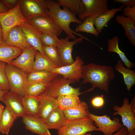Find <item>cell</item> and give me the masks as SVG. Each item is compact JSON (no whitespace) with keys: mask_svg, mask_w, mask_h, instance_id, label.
Here are the masks:
<instances>
[{"mask_svg":"<svg viewBox=\"0 0 135 135\" xmlns=\"http://www.w3.org/2000/svg\"><path fill=\"white\" fill-rule=\"evenodd\" d=\"M82 83L90 82L92 86L87 92L92 91L97 87L108 94L109 84L115 76L114 70L112 66L97 65L92 63L82 65Z\"/></svg>","mask_w":135,"mask_h":135,"instance_id":"1","label":"cell"},{"mask_svg":"<svg viewBox=\"0 0 135 135\" xmlns=\"http://www.w3.org/2000/svg\"><path fill=\"white\" fill-rule=\"evenodd\" d=\"M45 1L50 16L64 31L67 36L74 40L77 39L74 35L76 34L91 42L87 37L77 33L70 28V25L72 22L80 24L83 22L76 18V15L72 13L66 7H63V8L61 9L55 0H45Z\"/></svg>","mask_w":135,"mask_h":135,"instance_id":"2","label":"cell"},{"mask_svg":"<svg viewBox=\"0 0 135 135\" xmlns=\"http://www.w3.org/2000/svg\"><path fill=\"white\" fill-rule=\"evenodd\" d=\"M75 82L74 80L66 79L59 74L47 83L44 92L56 99L60 95L65 94L78 96L83 93L80 92V88H74L70 85V84Z\"/></svg>","mask_w":135,"mask_h":135,"instance_id":"3","label":"cell"},{"mask_svg":"<svg viewBox=\"0 0 135 135\" xmlns=\"http://www.w3.org/2000/svg\"><path fill=\"white\" fill-rule=\"evenodd\" d=\"M6 77L10 91L16 93L23 97L28 84V75L19 68L6 64Z\"/></svg>","mask_w":135,"mask_h":135,"instance_id":"4","label":"cell"},{"mask_svg":"<svg viewBox=\"0 0 135 135\" xmlns=\"http://www.w3.org/2000/svg\"><path fill=\"white\" fill-rule=\"evenodd\" d=\"M96 127L89 117L66 121L64 126L58 132V135H84L95 130Z\"/></svg>","mask_w":135,"mask_h":135,"instance_id":"5","label":"cell"},{"mask_svg":"<svg viewBox=\"0 0 135 135\" xmlns=\"http://www.w3.org/2000/svg\"><path fill=\"white\" fill-rule=\"evenodd\" d=\"M27 21L20 11L19 1L14 8L6 12H0V24L3 32V42L12 29Z\"/></svg>","mask_w":135,"mask_h":135,"instance_id":"6","label":"cell"},{"mask_svg":"<svg viewBox=\"0 0 135 135\" xmlns=\"http://www.w3.org/2000/svg\"><path fill=\"white\" fill-rule=\"evenodd\" d=\"M20 8L27 20L37 16H50L45 0H19Z\"/></svg>","mask_w":135,"mask_h":135,"instance_id":"7","label":"cell"},{"mask_svg":"<svg viewBox=\"0 0 135 135\" xmlns=\"http://www.w3.org/2000/svg\"><path fill=\"white\" fill-rule=\"evenodd\" d=\"M88 117L94 122V125L98 127L95 130L101 131L104 135H112L123 126L117 117H114L112 120L109 116L106 115L99 116L90 112Z\"/></svg>","mask_w":135,"mask_h":135,"instance_id":"8","label":"cell"},{"mask_svg":"<svg viewBox=\"0 0 135 135\" xmlns=\"http://www.w3.org/2000/svg\"><path fill=\"white\" fill-rule=\"evenodd\" d=\"M27 21L42 32L58 36L63 31L51 16H36Z\"/></svg>","mask_w":135,"mask_h":135,"instance_id":"9","label":"cell"},{"mask_svg":"<svg viewBox=\"0 0 135 135\" xmlns=\"http://www.w3.org/2000/svg\"><path fill=\"white\" fill-rule=\"evenodd\" d=\"M84 64L79 56H76L75 60L72 64L53 69L50 72L60 74L65 78L79 82L82 78V67Z\"/></svg>","mask_w":135,"mask_h":135,"instance_id":"10","label":"cell"},{"mask_svg":"<svg viewBox=\"0 0 135 135\" xmlns=\"http://www.w3.org/2000/svg\"><path fill=\"white\" fill-rule=\"evenodd\" d=\"M70 38L68 36L61 38L56 46L62 66L70 65L74 62L72 55L73 47L77 44L82 43L83 38L80 37L72 42L69 41Z\"/></svg>","mask_w":135,"mask_h":135,"instance_id":"11","label":"cell"},{"mask_svg":"<svg viewBox=\"0 0 135 135\" xmlns=\"http://www.w3.org/2000/svg\"><path fill=\"white\" fill-rule=\"evenodd\" d=\"M85 8V11L79 15L80 20L91 16L96 18L109 10L107 0H81Z\"/></svg>","mask_w":135,"mask_h":135,"instance_id":"12","label":"cell"},{"mask_svg":"<svg viewBox=\"0 0 135 135\" xmlns=\"http://www.w3.org/2000/svg\"><path fill=\"white\" fill-rule=\"evenodd\" d=\"M36 51L32 47L23 50L19 56L12 61L10 64L19 68L28 74L32 72Z\"/></svg>","mask_w":135,"mask_h":135,"instance_id":"13","label":"cell"},{"mask_svg":"<svg viewBox=\"0 0 135 135\" xmlns=\"http://www.w3.org/2000/svg\"><path fill=\"white\" fill-rule=\"evenodd\" d=\"M18 26L22 29L28 43L40 53L45 54L40 40V36L42 32L27 21Z\"/></svg>","mask_w":135,"mask_h":135,"instance_id":"14","label":"cell"},{"mask_svg":"<svg viewBox=\"0 0 135 135\" xmlns=\"http://www.w3.org/2000/svg\"><path fill=\"white\" fill-rule=\"evenodd\" d=\"M2 102L16 119L25 114L23 97L17 93L10 91L8 92L3 96Z\"/></svg>","mask_w":135,"mask_h":135,"instance_id":"15","label":"cell"},{"mask_svg":"<svg viewBox=\"0 0 135 135\" xmlns=\"http://www.w3.org/2000/svg\"><path fill=\"white\" fill-rule=\"evenodd\" d=\"M113 109L116 112L113 113V115L118 114L121 116L122 125L127 128L128 132L135 129V114L131 109L128 98L124 99L122 106L115 105Z\"/></svg>","mask_w":135,"mask_h":135,"instance_id":"16","label":"cell"},{"mask_svg":"<svg viewBox=\"0 0 135 135\" xmlns=\"http://www.w3.org/2000/svg\"><path fill=\"white\" fill-rule=\"evenodd\" d=\"M3 43L23 50L32 47L28 42L22 29L18 26L14 27L9 32Z\"/></svg>","mask_w":135,"mask_h":135,"instance_id":"17","label":"cell"},{"mask_svg":"<svg viewBox=\"0 0 135 135\" xmlns=\"http://www.w3.org/2000/svg\"><path fill=\"white\" fill-rule=\"evenodd\" d=\"M22 117L26 129L39 135H52L44 122L37 116L24 114Z\"/></svg>","mask_w":135,"mask_h":135,"instance_id":"18","label":"cell"},{"mask_svg":"<svg viewBox=\"0 0 135 135\" xmlns=\"http://www.w3.org/2000/svg\"><path fill=\"white\" fill-rule=\"evenodd\" d=\"M37 96L40 102L37 116L44 122L52 110L59 107L58 102L57 99L51 97L44 92Z\"/></svg>","mask_w":135,"mask_h":135,"instance_id":"19","label":"cell"},{"mask_svg":"<svg viewBox=\"0 0 135 135\" xmlns=\"http://www.w3.org/2000/svg\"><path fill=\"white\" fill-rule=\"evenodd\" d=\"M66 122L63 111L59 107L52 110L44 121L49 130H58L64 126Z\"/></svg>","mask_w":135,"mask_h":135,"instance_id":"20","label":"cell"},{"mask_svg":"<svg viewBox=\"0 0 135 135\" xmlns=\"http://www.w3.org/2000/svg\"><path fill=\"white\" fill-rule=\"evenodd\" d=\"M88 108L86 103L82 101L76 106L62 110L66 121H68L88 118Z\"/></svg>","mask_w":135,"mask_h":135,"instance_id":"21","label":"cell"},{"mask_svg":"<svg viewBox=\"0 0 135 135\" xmlns=\"http://www.w3.org/2000/svg\"><path fill=\"white\" fill-rule=\"evenodd\" d=\"M60 67L52 62L46 54L36 51L34 62L32 72L36 71H50L51 70Z\"/></svg>","mask_w":135,"mask_h":135,"instance_id":"22","label":"cell"},{"mask_svg":"<svg viewBox=\"0 0 135 135\" xmlns=\"http://www.w3.org/2000/svg\"><path fill=\"white\" fill-rule=\"evenodd\" d=\"M116 22L120 24L125 30V35L130 42L135 46V21L129 18L123 16L118 15Z\"/></svg>","mask_w":135,"mask_h":135,"instance_id":"23","label":"cell"},{"mask_svg":"<svg viewBox=\"0 0 135 135\" xmlns=\"http://www.w3.org/2000/svg\"><path fill=\"white\" fill-rule=\"evenodd\" d=\"M23 51L20 48L2 43L0 45V61L10 64L12 61L19 56Z\"/></svg>","mask_w":135,"mask_h":135,"instance_id":"24","label":"cell"},{"mask_svg":"<svg viewBox=\"0 0 135 135\" xmlns=\"http://www.w3.org/2000/svg\"><path fill=\"white\" fill-rule=\"evenodd\" d=\"M59 74L46 71H36L28 75V83H48Z\"/></svg>","mask_w":135,"mask_h":135,"instance_id":"25","label":"cell"},{"mask_svg":"<svg viewBox=\"0 0 135 135\" xmlns=\"http://www.w3.org/2000/svg\"><path fill=\"white\" fill-rule=\"evenodd\" d=\"M124 6L123 5L119 8L109 10L98 17L94 18V24L99 34L102 32L105 26L114 16L115 14L118 12L122 10V8Z\"/></svg>","mask_w":135,"mask_h":135,"instance_id":"26","label":"cell"},{"mask_svg":"<svg viewBox=\"0 0 135 135\" xmlns=\"http://www.w3.org/2000/svg\"><path fill=\"white\" fill-rule=\"evenodd\" d=\"M119 38L116 36L107 41L108 51L117 54L127 68H131L134 66V63L130 61L126 56L124 52L120 48L118 45Z\"/></svg>","mask_w":135,"mask_h":135,"instance_id":"27","label":"cell"},{"mask_svg":"<svg viewBox=\"0 0 135 135\" xmlns=\"http://www.w3.org/2000/svg\"><path fill=\"white\" fill-rule=\"evenodd\" d=\"M23 100L25 114L37 116L40 106L37 97L25 95L23 97Z\"/></svg>","mask_w":135,"mask_h":135,"instance_id":"28","label":"cell"},{"mask_svg":"<svg viewBox=\"0 0 135 135\" xmlns=\"http://www.w3.org/2000/svg\"><path fill=\"white\" fill-rule=\"evenodd\" d=\"M115 68L116 70L122 75L124 84L126 86L127 90L129 92L131 87L135 84L134 71L124 67L121 60L118 62Z\"/></svg>","mask_w":135,"mask_h":135,"instance_id":"29","label":"cell"},{"mask_svg":"<svg viewBox=\"0 0 135 135\" xmlns=\"http://www.w3.org/2000/svg\"><path fill=\"white\" fill-rule=\"evenodd\" d=\"M16 119L14 115L6 106L0 120L1 132L3 134L8 135Z\"/></svg>","mask_w":135,"mask_h":135,"instance_id":"30","label":"cell"},{"mask_svg":"<svg viewBox=\"0 0 135 135\" xmlns=\"http://www.w3.org/2000/svg\"><path fill=\"white\" fill-rule=\"evenodd\" d=\"M56 2L60 6L67 8L76 16L80 15L85 11L84 6L80 0H58Z\"/></svg>","mask_w":135,"mask_h":135,"instance_id":"31","label":"cell"},{"mask_svg":"<svg viewBox=\"0 0 135 135\" xmlns=\"http://www.w3.org/2000/svg\"><path fill=\"white\" fill-rule=\"evenodd\" d=\"M57 99L59 107L62 110L76 106L81 102L78 96L71 94L60 95Z\"/></svg>","mask_w":135,"mask_h":135,"instance_id":"32","label":"cell"},{"mask_svg":"<svg viewBox=\"0 0 135 135\" xmlns=\"http://www.w3.org/2000/svg\"><path fill=\"white\" fill-rule=\"evenodd\" d=\"M94 18L90 16L85 18L82 24L76 26L75 31L76 32H83L90 34L96 37H98L99 34L94 26Z\"/></svg>","mask_w":135,"mask_h":135,"instance_id":"33","label":"cell"},{"mask_svg":"<svg viewBox=\"0 0 135 135\" xmlns=\"http://www.w3.org/2000/svg\"><path fill=\"white\" fill-rule=\"evenodd\" d=\"M47 84L28 83L26 89L25 95L37 96L41 94L45 91Z\"/></svg>","mask_w":135,"mask_h":135,"instance_id":"34","label":"cell"},{"mask_svg":"<svg viewBox=\"0 0 135 135\" xmlns=\"http://www.w3.org/2000/svg\"><path fill=\"white\" fill-rule=\"evenodd\" d=\"M45 54L54 62L60 67L62 66L59 54L56 46H42Z\"/></svg>","mask_w":135,"mask_h":135,"instance_id":"35","label":"cell"},{"mask_svg":"<svg viewBox=\"0 0 135 135\" xmlns=\"http://www.w3.org/2000/svg\"><path fill=\"white\" fill-rule=\"evenodd\" d=\"M6 64L0 61V90L9 91L10 86L6 72Z\"/></svg>","mask_w":135,"mask_h":135,"instance_id":"36","label":"cell"},{"mask_svg":"<svg viewBox=\"0 0 135 135\" xmlns=\"http://www.w3.org/2000/svg\"><path fill=\"white\" fill-rule=\"evenodd\" d=\"M40 40L42 46H56L60 39L58 36L44 32H42L40 36Z\"/></svg>","mask_w":135,"mask_h":135,"instance_id":"37","label":"cell"},{"mask_svg":"<svg viewBox=\"0 0 135 135\" xmlns=\"http://www.w3.org/2000/svg\"><path fill=\"white\" fill-rule=\"evenodd\" d=\"M124 16L130 18L135 21V6L126 7L122 10Z\"/></svg>","mask_w":135,"mask_h":135,"instance_id":"38","label":"cell"},{"mask_svg":"<svg viewBox=\"0 0 135 135\" xmlns=\"http://www.w3.org/2000/svg\"><path fill=\"white\" fill-rule=\"evenodd\" d=\"M91 104L95 108H99L102 106L104 104V101L102 96L94 98L92 100Z\"/></svg>","mask_w":135,"mask_h":135,"instance_id":"39","label":"cell"},{"mask_svg":"<svg viewBox=\"0 0 135 135\" xmlns=\"http://www.w3.org/2000/svg\"><path fill=\"white\" fill-rule=\"evenodd\" d=\"M9 10L15 7L18 4L19 0H2Z\"/></svg>","mask_w":135,"mask_h":135,"instance_id":"40","label":"cell"},{"mask_svg":"<svg viewBox=\"0 0 135 135\" xmlns=\"http://www.w3.org/2000/svg\"><path fill=\"white\" fill-rule=\"evenodd\" d=\"M114 2L121 3L126 7H132L135 6V0H114Z\"/></svg>","mask_w":135,"mask_h":135,"instance_id":"41","label":"cell"},{"mask_svg":"<svg viewBox=\"0 0 135 135\" xmlns=\"http://www.w3.org/2000/svg\"><path fill=\"white\" fill-rule=\"evenodd\" d=\"M128 133L127 128L125 126H123L117 132L112 135H127Z\"/></svg>","mask_w":135,"mask_h":135,"instance_id":"42","label":"cell"},{"mask_svg":"<svg viewBox=\"0 0 135 135\" xmlns=\"http://www.w3.org/2000/svg\"><path fill=\"white\" fill-rule=\"evenodd\" d=\"M9 10L6 6L3 3L2 0H0V12H5Z\"/></svg>","mask_w":135,"mask_h":135,"instance_id":"43","label":"cell"},{"mask_svg":"<svg viewBox=\"0 0 135 135\" xmlns=\"http://www.w3.org/2000/svg\"><path fill=\"white\" fill-rule=\"evenodd\" d=\"M130 106L131 109L133 113L135 114V96L132 99L131 101L130 104Z\"/></svg>","mask_w":135,"mask_h":135,"instance_id":"44","label":"cell"},{"mask_svg":"<svg viewBox=\"0 0 135 135\" xmlns=\"http://www.w3.org/2000/svg\"><path fill=\"white\" fill-rule=\"evenodd\" d=\"M7 90H0V101L3 102L4 95L8 92Z\"/></svg>","mask_w":135,"mask_h":135,"instance_id":"45","label":"cell"},{"mask_svg":"<svg viewBox=\"0 0 135 135\" xmlns=\"http://www.w3.org/2000/svg\"><path fill=\"white\" fill-rule=\"evenodd\" d=\"M3 36L2 29L0 24V45L3 43Z\"/></svg>","mask_w":135,"mask_h":135,"instance_id":"46","label":"cell"},{"mask_svg":"<svg viewBox=\"0 0 135 135\" xmlns=\"http://www.w3.org/2000/svg\"><path fill=\"white\" fill-rule=\"evenodd\" d=\"M4 110V106L0 102V120L2 117Z\"/></svg>","mask_w":135,"mask_h":135,"instance_id":"47","label":"cell"},{"mask_svg":"<svg viewBox=\"0 0 135 135\" xmlns=\"http://www.w3.org/2000/svg\"><path fill=\"white\" fill-rule=\"evenodd\" d=\"M84 135H91L90 133H87L85 134Z\"/></svg>","mask_w":135,"mask_h":135,"instance_id":"48","label":"cell"},{"mask_svg":"<svg viewBox=\"0 0 135 135\" xmlns=\"http://www.w3.org/2000/svg\"><path fill=\"white\" fill-rule=\"evenodd\" d=\"M0 132H1L0 127Z\"/></svg>","mask_w":135,"mask_h":135,"instance_id":"49","label":"cell"}]
</instances>
